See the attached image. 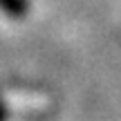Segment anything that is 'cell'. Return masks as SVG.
<instances>
[{
    "mask_svg": "<svg viewBox=\"0 0 121 121\" xmlns=\"http://www.w3.org/2000/svg\"><path fill=\"white\" fill-rule=\"evenodd\" d=\"M0 11H4L11 18H25L29 11L27 0H0Z\"/></svg>",
    "mask_w": 121,
    "mask_h": 121,
    "instance_id": "1",
    "label": "cell"
},
{
    "mask_svg": "<svg viewBox=\"0 0 121 121\" xmlns=\"http://www.w3.org/2000/svg\"><path fill=\"white\" fill-rule=\"evenodd\" d=\"M0 121H4V105H2V101H0Z\"/></svg>",
    "mask_w": 121,
    "mask_h": 121,
    "instance_id": "2",
    "label": "cell"
}]
</instances>
